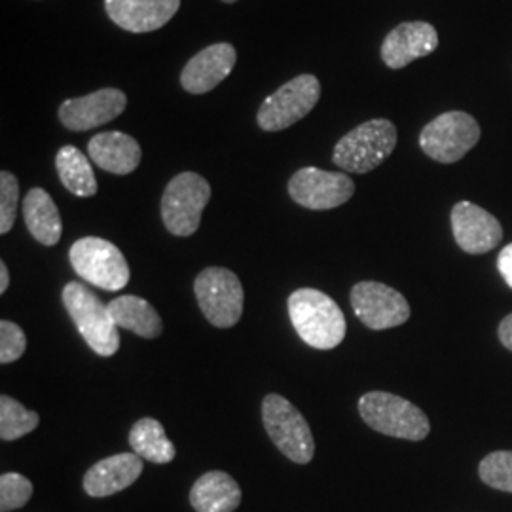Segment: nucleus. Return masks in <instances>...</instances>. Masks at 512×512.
<instances>
[{"label":"nucleus","mask_w":512,"mask_h":512,"mask_svg":"<svg viewBox=\"0 0 512 512\" xmlns=\"http://www.w3.org/2000/svg\"><path fill=\"white\" fill-rule=\"evenodd\" d=\"M296 334L313 349H334L346 338V317L329 294L298 289L287 302Z\"/></svg>","instance_id":"nucleus-1"},{"label":"nucleus","mask_w":512,"mask_h":512,"mask_svg":"<svg viewBox=\"0 0 512 512\" xmlns=\"http://www.w3.org/2000/svg\"><path fill=\"white\" fill-rule=\"evenodd\" d=\"M397 147V128L385 118H374L351 129L332 152V162L348 173L363 175L384 164Z\"/></svg>","instance_id":"nucleus-2"},{"label":"nucleus","mask_w":512,"mask_h":512,"mask_svg":"<svg viewBox=\"0 0 512 512\" xmlns=\"http://www.w3.org/2000/svg\"><path fill=\"white\" fill-rule=\"evenodd\" d=\"M359 414L374 431L404 440H423L431 423L425 412L404 397L387 391H370L359 399Z\"/></svg>","instance_id":"nucleus-3"},{"label":"nucleus","mask_w":512,"mask_h":512,"mask_svg":"<svg viewBox=\"0 0 512 512\" xmlns=\"http://www.w3.org/2000/svg\"><path fill=\"white\" fill-rule=\"evenodd\" d=\"M63 304L69 311L80 336L101 357H110L120 349L118 327L109 306L80 281H71L63 289Z\"/></svg>","instance_id":"nucleus-4"},{"label":"nucleus","mask_w":512,"mask_h":512,"mask_svg":"<svg viewBox=\"0 0 512 512\" xmlns=\"http://www.w3.org/2000/svg\"><path fill=\"white\" fill-rule=\"evenodd\" d=\"M262 423L277 450L298 465H306L315 454V442L306 418L285 397L272 393L262 401Z\"/></svg>","instance_id":"nucleus-5"},{"label":"nucleus","mask_w":512,"mask_h":512,"mask_svg":"<svg viewBox=\"0 0 512 512\" xmlns=\"http://www.w3.org/2000/svg\"><path fill=\"white\" fill-rule=\"evenodd\" d=\"M211 200V186L202 175L184 171L167 184L162 196L165 228L179 238L194 236L200 228L203 211Z\"/></svg>","instance_id":"nucleus-6"},{"label":"nucleus","mask_w":512,"mask_h":512,"mask_svg":"<svg viewBox=\"0 0 512 512\" xmlns=\"http://www.w3.org/2000/svg\"><path fill=\"white\" fill-rule=\"evenodd\" d=\"M69 260L76 275L103 291H122L131 277L126 256L107 239L74 241Z\"/></svg>","instance_id":"nucleus-7"},{"label":"nucleus","mask_w":512,"mask_h":512,"mask_svg":"<svg viewBox=\"0 0 512 512\" xmlns=\"http://www.w3.org/2000/svg\"><path fill=\"white\" fill-rule=\"evenodd\" d=\"M480 141V126L461 110H450L421 129L420 147L439 164H456Z\"/></svg>","instance_id":"nucleus-8"},{"label":"nucleus","mask_w":512,"mask_h":512,"mask_svg":"<svg viewBox=\"0 0 512 512\" xmlns=\"http://www.w3.org/2000/svg\"><path fill=\"white\" fill-rule=\"evenodd\" d=\"M194 293L205 319L219 327L230 329L243 313V285L238 275L226 268H205L194 281Z\"/></svg>","instance_id":"nucleus-9"},{"label":"nucleus","mask_w":512,"mask_h":512,"mask_svg":"<svg viewBox=\"0 0 512 512\" xmlns=\"http://www.w3.org/2000/svg\"><path fill=\"white\" fill-rule=\"evenodd\" d=\"M319 97L321 82L313 74H300L264 99L256 122L264 131L291 128L310 114Z\"/></svg>","instance_id":"nucleus-10"},{"label":"nucleus","mask_w":512,"mask_h":512,"mask_svg":"<svg viewBox=\"0 0 512 512\" xmlns=\"http://www.w3.org/2000/svg\"><path fill=\"white\" fill-rule=\"evenodd\" d=\"M357 319L372 330L401 327L410 319V304L403 294L378 281H361L351 289Z\"/></svg>","instance_id":"nucleus-11"},{"label":"nucleus","mask_w":512,"mask_h":512,"mask_svg":"<svg viewBox=\"0 0 512 512\" xmlns=\"http://www.w3.org/2000/svg\"><path fill=\"white\" fill-rule=\"evenodd\" d=\"M294 202L311 211H329L348 203L355 194V183L346 173L325 171L319 167L298 169L289 181Z\"/></svg>","instance_id":"nucleus-12"},{"label":"nucleus","mask_w":512,"mask_h":512,"mask_svg":"<svg viewBox=\"0 0 512 512\" xmlns=\"http://www.w3.org/2000/svg\"><path fill=\"white\" fill-rule=\"evenodd\" d=\"M450 220L459 249L469 255L490 253L503 239L501 222L475 203H456Z\"/></svg>","instance_id":"nucleus-13"},{"label":"nucleus","mask_w":512,"mask_h":512,"mask_svg":"<svg viewBox=\"0 0 512 512\" xmlns=\"http://www.w3.org/2000/svg\"><path fill=\"white\" fill-rule=\"evenodd\" d=\"M126 107V93L116 88H105L86 97L67 99L59 107V120L71 131H88L109 124L114 118H118Z\"/></svg>","instance_id":"nucleus-14"},{"label":"nucleus","mask_w":512,"mask_h":512,"mask_svg":"<svg viewBox=\"0 0 512 512\" xmlns=\"http://www.w3.org/2000/svg\"><path fill=\"white\" fill-rule=\"evenodd\" d=\"M236 61L238 52L232 44H213L186 63L181 73V86L194 95L209 93L232 74Z\"/></svg>","instance_id":"nucleus-15"},{"label":"nucleus","mask_w":512,"mask_h":512,"mask_svg":"<svg viewBox=\"0 0 512 512\" xmlns=\"http://www.w3.org/2000/svg\"><path fill=\"white\" fill-rule=\"evenodd\" d=\"M439 48V35L431 23L406 21L395 27L382 44V59L389 69H404L412 61Z\"/></svg>","instance_id":"nucleus-16"},{"label":"nucleus","mask_w":512,"mask_h":512,"mask_svg":"<svg viewBox=\"0 0 512 512\" xmlns=\"http://www.w3.org/2000/svg\"><path fill=\"white\" fill-rule=\"evenodd\" d=\"M181 0H105L109 18L129 33H152L179 12Z\"/></svg>","instance_id":"nucleus-17"},{"label":"nucleus","mask_w":512,"mask_h":512,"mask_svg":"<svg viewBox=\"0 0 512 512\" xmlns=\"http://www.w3.org/2000/svg\"><path fill=\"white\" fill-rule=\"evenodd\" d=\"M143 473L137 454H116L101 459L84 475V492L90 497H109L124 492Z\"/></svg>","instance_id":"nucleus-18"},{"label":"nucleus","mask_w":512,"mask_h":512,"mask_svg":"<svg viewBox=\"0 0 512 512\" xmlns=\"http://www.w3.org/2000/svg\"><path fill=\"white\" fill-rule=\"evenodd\" d=\"M88 154L99 169L114 175L133 173L143 158L139 143L122 131H107L92 137L88 143Z\"/></svg>","instance_id":"nucleus-19"},{"label":"nucleus","mask_w":512,"mask_h":512,"mask_svg":"<svg viewBox=\"0 0 512 512\" xmlns=\"http://www.w3.org/2000/svg\"><path fill=\"white\" fill-rule=\"evenodd\" d=\"M241 503L238 482L224 471L200 476L190 490V505L196 512H234Z\"/></svg>","instance_id":"nucleus-20"},{"label":"nucleus","mask_w":512,"mask_h":512,"mask_svg":"<svg viewBox=\"0 0 512 512\" xmlns=\"http://www.w3.org/2000/svg\"><path fill=\"white\" fill-rule=\"evenodd\" d=\"M23 219L40 245L54 247L63 234V222L52 196L44 188H33L23 200Z\"/></svg>","instance_id":"nucleus-21"},{"label":"nucleus","mask_w":512,"mask_h":512,"mask_svg":"<svg viewBox=\"0 0 512 512\" xmlns=\"http://www.w3.org/2000/svg\"><path fill=\"white\" fill-rule=\"evenodd\" d=\"M107 306L116 327L131 330L141 338H147V340L158 338L164 330V323L158 311L154 310V306H150V302L141 296L124 294L114 298Z\"/></svg>","instance_id":"nucleus-22"},{"label":"nucleus","mask_w":512,"mask_h":512,"mask_svg":"<svg viewBox=\"0 0 512 512\" xmlns=\"http://www.w3.org/2000/svg\"><path fill=\"white\" fill-rule=\"evenodd\" d=\"M55 169L63 186L76 198H92L97 194V179L86 154L76 147L61 148L55 156Z\"/></svg>","instance_id":"nucleus-23"},{"label":"nucleus","mask_w":512,"mask_h":512,"mask_svg":"<svg viewBox=\"0 0 512 512\" xmlns=\"http://www.w3.org/2000/svg\"><path fill=\"white\" fill-rule=\"evenodd\" d=\"M129 446L139 458L158 465L173 461L177 454L175 444L165 435L164 425L154 418H143L131 427Z\"/></svg>","instance_id":"nucleus-24"},{"label":"nucleus","mask_w":512,"mask_h":512,"mask_svg":"<svg viewBox=\"0 0 512 512\" xmlns=\"http://www.w3.org/2000/svg\"><path fill=\"white\" fill-rule=\"evenodd\" d=\"M38 423V412L27 410L23 404L8 395L0 397V439L4 442H12L29 435L37 429Z\"/></svg>","instance_id":"nucleus-25"},{"label":"nucleus","mask_w":512,"mask_h":512,"mask_svg":"<svg viewBox=\"0 0 512 512\" xmlns=\"http://www.w3.org/2000/svg\"><path fill=\"white\" fill-rule=\"evenodd\" d=\"M478 475L490 488L512 494V452L499 450L492 452L480 461Z\"/></svg>","instance_id":"nucleus-26"},{"label":"nucleus","mask_w":512,"mask_h":512,"mask_svg":"<svg viewBox=\"0 0 512 512\" xmlns=\"http://www.w3.org/2000/svg\"><path fill=\"white\" fill-rule=\"evenodd\" d=\"M33 497V482L19 473L0 476V511H18Z\"/></svg>","instance_id":"nucleus-27"},{"label":"nucleus","mask_w":512,"mask_h":512,"mask_svg":"<svg viewBox=\"0 0 512 512\" xmlns=\"http://www.w3.org/2000/svg\"><path fill=\"white\" fill-rule=\"evenodd\" d=\"M19 183L16 175L0 173V234H8L18 217Z\"/></svg>","instance_id":"nucleus-28"},{"label":"nucleus","mask_w":512,"mask_h":512,"mask_svg":"<svg viewBox=\"0 0 512 512\" xmlns=\"http://www.w3.org/2000/svg\"><path fill=\"white\" fill-rule=\"evenodd\" d=\"M27 338L23 329L12 321H0V363L10 365L23 357Z\"/></svg>","instance_id":"nucleus-29"},{"label":"nucleus","mask_w":512,"mask_h":512,"mask_svg":"<svg viewBox=\"0 0 512 512\" xmlns=\"http://www.w3.org/2000/svg\"><path fill=\"white\" fill-rule=\"evenodd\" d=\"M497 270L505 279V283L512 289V243L505 245L497 256Z\"/></svg>","instance_id":"nucleus-30"},{"label":"nucleus","mask_w":512,"mask_h":512,"mask_svg":"<svg viewBox=\"0 0 512 512\" xmlns=\"http://www.w3.org/2000/svg\"><path fill=\"white\" fill-rule=\"evenodd\" d=\"M497 334H499L501 344H503L505 348L509 349V351H512V313L511 315H507V317L501 321Z\"/></svg>","instance_id":"nucleus-31"},{"label":"nucleus","mask_w":512,"mask_h":512,"mask_svg":"<svg viewBox=\"0 0 512 512\" xmlns=\"http://www.w3.org/2000/svg\"><path fill=\"white\" fill-rule=\"evenodd\" d=\"M10 285V274H8V266L4 262H0V294L8 291Z\"/></svg>","instance_id":"nucleus-32"},{"label":"nucleus","mask_w":512,"mask_h":512,"mask_svg":"<svg viewBox=\"0 0 512 512\" xmlns=\"http://www.w3.org/2000/svg\"><path fill=\"white\" fill-rule=\"evenodd\" d=\"M222 2H228V4H232V2H238V0H222Z\"/></svg>","instance_id":"nucleus-33"}]
</instances>
